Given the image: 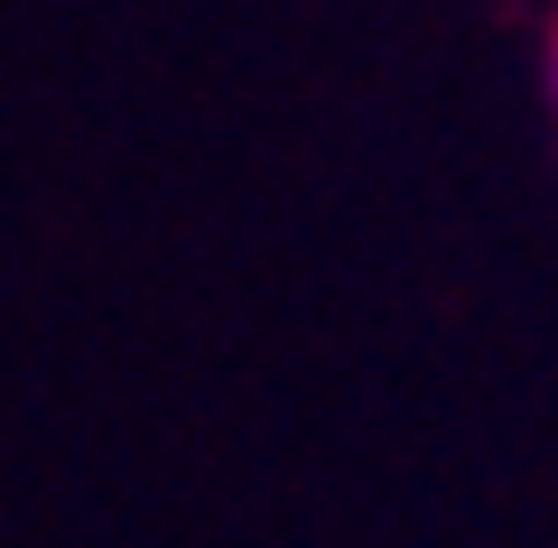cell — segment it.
<instances>
[{
	"mask_svg": "<svg viewBox=\"0 0 558 548\" xmlns=\"http://www.w3.org/2000/svg\"><path fill=\"white\" fill-rule=\"evenodd\" d=\"M539 94H549V121H558V20H549V38H539Z\"/></svg>",
	"mask_w": 558,
	"mask_h": 548,
	"instance_id": "6da1fadb",
	"label": "cell"
}]
</instances>
